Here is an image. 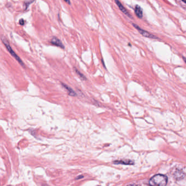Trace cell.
Instances as JSON below:
<instances>
[{
  "mask_svg": "<svg viewBox=\"0 0 186 186\" xmlns=\"http://www.w3.org/2000/svg\"><path fill=\"white\" fill-rule=\"evenodd\" d=\"M167 177L163 175H156L151 178L149 184L151 186H166L167 184Z\"/></svg>",
  "mask_w": 186,
  "mask_h": 186,
  "instance_id": "obj_1",
  "label": "cell"
},
{
  "mask_svg": "<svg viewBox=\"0 0 186 186\" xmlns=\"http://www.w3.org/2000/svg\"><path fill=\"white\" fill-rule=\"evenodd\" d=\"M1 40H2V42L4 43V46L6 47V48H7V49L8 50V51L11 53V55L14 58L18 61V62L20 63V65H21L23 66V67H25L24 64L23 63L22 60L20 58V57L18 56V55L16 54V53L13 50V49H12L11 45H10L9 43L8 42V41L7 40V39L6 38H4V37H2L1 38Z\"/></svg>",
  "mask_w": 186,
  "mask_h": 186,
  "instance_id": "obj_2",
  "label": "cell"
},
{
  "mask_svg": "<svg viewBox=\"0 0 186 186\" xmlns=\"http://www.w3.org/2000/svg\"><path fill=\"white\" fill-rule=\"evenodd\" d=\"M133 25L134 26L135 28H137V29H138V31L139 32V33H140L142 35H143L145 37H147V38H148L151 39L158 38L156 37L155 35H153V34H152L151 33H148V32H147V31H144L143 29H141V28H140L138 26H137V25L133 24Z\"/></svg>",
  "mask_w": 186,
  "mask_h": 186,
  "instance_id": "obj_3",
  "label": "cell"
},
{
  "mask_svg": "<svg viewBox=\"0 0 186 186\" xmlns=\"http://www.w3.org/2000/svg\"><path fill=\"white\" fill-rule=\"evenodd\" d=\"M50 42L51 44H53L54 45L60 47L61 48L64 49V47L62 42H61V41L59 39H58L56 37H53V38L51 39Z\"/></svg>",
  "mask_w": 186,
  "mask_h": 186,
  "instance_id": "obj_4",
  "label": "cell"
},
{
  "mask_svg": "<svg viewBox=\"0 0 186 186\" xmlns=\"http://www.w3.org/2000/svg\"><path fill=\"white\" fill-rule=\"evenodd\" d=\"M115 2H116L117 5L118 6V7H119V9L123 12L124 14H126L127 15H128L130 18H131V16L128 13V11L126 10V9L123 7V5L121 4V3L119 2V0H115Z\"/></svg>",
  "mask_w": 186,
  "mask_h": 186,
  "instance_id": "obj_5",
  "label": "cell"
},
{
  "mask_svg": "<svg viewBox=\"0 0 186 186\" xmlns=\"http://www.w3.org/2000/svg\"><path fill=\"white\" fill-rule=\"evenodd\" d=\"M61 84H62V85L63 86V87L67 90L69 95L72 96H77L76 93H75L72 88H70V87H69L68 85H67V84H64L63 83H62Z\"/></svg>",
  "mask_w": 186,
  "mask_h": 186,
  "instance_id": "obj_6",
  "label": "cell"
},
{
  "mask_svg": "<svg viewBox=\"0 0 186 186\" xmlns=\"http://www.w3.org/2000/svg\"><path fill=\"white\" fill-rule=\"evenodd\" d=\"M135 13L137 17L140 19L143 18V10L141 7L139 6H137L135 8Z\"/></svg>",
  "mask_w": 186,
  "mask_h": 186,
  "instance_id": "obj_7",
  "label": "cell"
},
{
  "mask_svg": "<svg viewBox=\"0 0 186 186\" xmlns=\"http://www.w3.org/2000/svg\"><path fill=\"white\" fill-rule=\"evenodd\" d=\"M74 70H75V72H76V73L79 75V77L82 80H83V81H85V80H86V78L85 77L84 75H83V74H82V73H81L76 68H74Z\"/></svg>",
  "mask_w": 186,
  "mask_h": 186,
  "instance_id": "obj_8",
  "label": "cell"
},
{
  "mask_svg": "<svg viewBox=\"0 0 186 186\" xmlns=\"http://www.w3.org/2000/svg\"><path fill=\"white\" fill-rule=\"evenodd\" d=\"M35 1V0H33V1H26V2H25V10H26L27 9H28V6L30 4H32L33 2H34Z\"/></svg>",
  "mask_w": 186,
  "mask_h": 186,
  "instance_id": "obj_9",
  "label": "cell"
},
{
  "mask_svg": "<svg viewBox=\"0 0 186 186\" xmlns=\"http://www.w3.org/2000/svg\"><path fill=\"white\" fill-rule=\"evenodd\" d=\"M19 24L21 25V26L24 25V24H25V20H24V19H20V20H19Z\"/></svg>",
  "mask_w": 186,
  "mask_h": 186,
  "instance_id": "obj_10",
  "label": "cell"
},
{
  "mask_svg": "<svg viewBox=\"0 0 186 186\" xmlns=\"http://www.w3.org/2000/svg\"><path fill=\"white\" fill-rule=\"evenodd\" d=\"M66 2H67V4H70V0H64Z\"/></svg>",
  "mask_w": 186,
  "mask_h": 186,
  "instance_id": "obj_11",
  "label": "cell"
},
{
  "mask_svg": "<svg viewBox=\"0 0 186 186\" xmlns=\"http://www.w3.org/2000/svg\"><path fill=\"white\" fill-rule=\"evenodd\" d=\"M182 1H183V2H185V3L186 2V1H185V0H182Z\"/></svg>",
  "mask_w": 186,
  "mask_h": 186,
  "instance_id": "obj_12",
  "label": "cell"
},
{
  "mask_svg": "<svg viewBox=\"0 0 186 186\" xmlns=\"http://www.w3.org/2000/svg\"><path fill=\"white\" fill-rule=\"evenodd\" d=\"M132 186V185H130V186Z\"/></svg>",
  "mask_w": 186,
  "mask_h": 186,
  "instance_id": "obj_13",
  "label": "cell"
}]
</instances>
